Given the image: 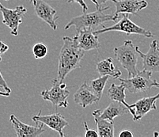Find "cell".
Returning a JSON list of instances; mask_svg holds the SVG:
<instances>
[{
    "label": "cell",
    "instance_id": "obj_23",
    "mask_svg": "<svg viewBox=\"0 0 159 137\" xmlns=\"http://www.w3.org/2000/svg\"><path fill=\"white\" fill-rule=\"evenodd\" d=\"M1 60H2V57L0 56V62H1ZM0 86L2 88H3L4 90H5V91L8 92V93H11V88H10L9 86H8V85H7V82H6V80L4 79L3 76L2 75L1 71H0Z\"/></svg>",
    "mask_w": 159,
    "mask_h": 137
},
{
    "label": "cell",
    "instance_id": "obj_4",
    "mask_svg": "<svg viewBox=\"0 0 159 137\" xmlns=\"http://www.w3.org/2000/svg\"><path fill=\"white\" fill-rule=\"evenodd\" d=\"M116 31L122 32L126 34L127 35L130 34H137V35H141L147 38H152L154 37V34L151 33L149 30H146L144 28H142L139 25H136L135 23L133 22L129 18H128V14H123L122 18H120V19L115 22L113 25L109 27H104V28L99 29L94 31V34L97 35L107 33V32Z\"/></svg>",
    "mask_w": 159,
    "mask_h": 137
},
{
    "label": "cell",
    "instance_id": "obj_2",
    "mask_svg": "<svg viewBox=\"0 0 159 137\" xmlns=\"http://www.w3.org/2000/svg\"><path fill=\"white\" fill-rule=\"evenodd\" d=\"M109 9V7H102L101 9H97L96 11L91 13H86L82 15L77 16L71 18L64 27L65 30H67L72 26H75L76 31L83 30H90L96 31L99 30V27L104 28V25L107 21H114L116 22L120 19L119 14H105V11Z\"/></svg>",
    "mask_w": 159,
    "mask_h": 137
},
{
    "label": "cell",
    "instance_id": "obj_22",
    "mask_svg": "<svg viewBox=\"0 0 159 137\" xmlns=\"http://www.w3.org/2000/svg\"><path fill=\"white\" fill-rule=\"evenodd\" d=\"M83 125H84V128H85L84 136L86 137H93V136L98 137V133L97 131L89 128V127H88V125H87V122L84 121L83 122Z\"/></svg>",
    "mask_w": 159,
    "mask_h": 137
},
{
    "label": "cell",
    "instance_id": "obj_13",
    "mask_svg": "<svg viewBox=\"0 0 159 137\" xmlns=\"http://www.w3.org/2000/svg\"><path fill=\"white\" fill-rule=\"evenodd\" d=\"M73 37L76 45L85 52L98 49L101 47L98 40V35L94 34V31L90 30L77 31V34Z\"/></svg>",
    "mask_w": 159,
    "mask_h": 137
},
{
    "label": "cell",
    "instance_id": "obj_21",
    "mask_svg": "<svg viewBox=\"0 0 159 137\" xmlns=\"http://www.w3.org/2000/svg\"><path fill=\"white\" fill-rule=\"evenodd\" d=\"M48 52V48L42 43H37L33 47V54L36 59H42L45 57Z\"/></svg>",
    "mask_w": 159,
    "mask_h": 137
},
{
    "label": "cell",
    "instance_id": "obj_24",
    "mask_svg": "<svg viewBox=\"0 0 159 137\" xmlns=\"http://www.w3.org/2000/svg\"><path fill=\"white\" fill-rule=\"evenodd\" d=\"M66 2H68V3H70V2H76V3L79 4L84 13L86 12V11L88 10V7L86 5V2H85V0H66Z\"/></svg>",
    "mask_w": 159,
    "mask_h": 137
},
{
    "label": "cell",
    "instance_id": "obj_8",
    "mask_svg": "<svg viewBox=\"0 0 159 137\" xmlns=\"http://www.w3.org/2000/svg\"><path fill=\"white\" fill-rule=\"evenodd\" d=\"M33 6L36 14L39 18L46 22L53 30H56L58 28L56 21L59 17L56 16V9L49 5L44 0H30Z\"/></svg>",
    "mask_w": 159,
    "mask_h": 137
},
{
    "label": "cell",
    "instance_id": "obj_15",
    "mask_svg": "<svg viewBox=\"0 0 159 137\" xmlns=\"http://www.w3.org/2000/svg\"><path fill=\"white\" fill-rule=\"evenodd\" d=\"M74 101L82 108H86L92 104L98 103L100 98L93 92L91 86L87 83H84L74 95Z\"/></svg>",
    "mask_w": 159,
    "mask_h": 137
},
{
    "label": "cell",
    "instance_id": "obj_14",
    "mask_svg": "<svg viewBox=\"0 0 159 137\" xmlns=\"http://www.w3.org/2000/svg\"><path fill=\"white\" fill-rule=\"evenodd\" d=\"M116 7L115 14H131L137 15L139 11L147 8L146 0H111Z\"/></svg>",
    "mask_w": 159,
    "mask_h": 137
},
{
    "label": "cell",
    "instance_id": "obj_27",
    "mask_svg": "<svg viewBox=\"0 0 159 137\" xmlns=\"http://www.w3.org/2000/svg\"><path fill=\"white\" fill-rule=\"evenodd\" d=\"M120 137H133L134 135H133L132 132L129 130H122L119 134Z\"/></svg>",
    "mask_w": 159,
    "mask_h": 137
},
{
    "label": "cell",
    "instance_id": "obj_11",
    "mask_svg": "<svg viewBox=\"0 0 159 137\" xmlns=\"http://www.w3.org/2000/svg\"><path fill=\"white\" fill-rule=\"evenodd\" d=\"M157 99H159V93L154 96L139 99L135 103L130 105L131 114L133 116V121H137L146 116L150 111L157 109L156 102Z\"/></svg>",
    "mask_w": 159,
    "mask_h": 137
},
{
    "label": "cell",
    "instance_id": "obj_30",
    "mask_svg": "<svg viewBox=\"0 0 159 137\" xmlns=\"http://www.w3.org/2000/svg\"><path fill=\"white\" fill-rule=\"evenodd\" d=\"M5 1H9V0H5Z\"/></svg>",
    "mask_w": 159,
    "mask_h": 137
},
{
    "label": "cell",
    "instance_id": "obj_16",
    "mask_svg": "<svg viewBox=\"0 0 159 137\" xmlns=\"http://www.w3.org/2000/svg\"><path fill=\"white\" fill-rule=\"evenodd\" d=\"M102 109H96L92 113L96 123L98 133L99 137H113L114 136V123L112 121L101 117Z\"/></svg>",
    "mask_w": 159,
    "mask_h": 137
},
{
    "label": "cell",
    "instance_id": "obj_9",
    "mask_svg": "<svg viewBox=\"0 0 159 137\" xmlns=\"http://www.w3.org/2000/svg\"><path fill=\"white\" fill-rule=\"evenodd\" d=\"M32 121L36 124L42 123L47 125L49 128L58 132L59 135L61 137L65 136L63 128L68 126V122L66 121L64 116L57 112L49 115H41V110H40L38 114L33 116Z\"/></svg>",
    "mask_w": 159,
    "mask_h": 137
},
{
    "label": "cell",
    "instance_id": "obj_10",
    "mask_svg": "<svg viewBox=\"0 0 159 137\" xmlns=\"http://www.w3.org/2000/svg\"><path fill=\"white\" fill-rule=\"evenodd\" d=\"M136 50L140 58L143 60V69L148 71L159 72V43L157 40H154L150 44V48L146 54L142 53L139 47Z\"/></svg>",
    "mask_w": 159,
    "mask_h": 137
},
{
    "label": "cell",
    "instance_id": "obj_26",
    "mask_svg": "<svg viewBox=\"0 0 159 137\" xmlns=\"http://www.w3.org/2000/svg\"><path fill=\"white\" fill-rule=\"evenodd\" d=\"M8 49H9V46L0 41V56L5 53L7 51H8Z\"/></svg>",
    "mask_w": 159,
    "mask_h": 137
},
{
    "label": "cell",
    "instance_id": "obj_3",
    "mask_svg": "<svg viewBox=\"0 0 159 137\" xmlns=\"http://www.w3.org/2000/svg\"><path fill=\"white\" fill-rule=\"evenodd\" d=\"M116 58L123 67L128 71V77H133L138 74L137 68L139 53L131 41H125L122 45L114 48Z\"/></svg>",
    "mask_w": 159,
    "mask_h": 137
},
{
    "label": "cell",
    "instance_id": "obj_12",
    "mask_svg": "<svg viewBox=\"0 0 159 137\" xmlns=\"http://www.w3.org/2000/svg\"><path fill=\"white\" fill-rule=\"evenodd\" d=\"M10 121L12 124L13 128L18 137H37L45 132L44 124L40 123L37 126H31L20 121L15 115L10 116Z\"/></svg>",
    "mask_w": 159,
    "mask_h": 137
},
{
    "label": "cell",
    "instance_id": "obj_19",
    "mask_svg": "<svg viewBox=\"0 0 159 137\" xmlns=\"http://www.w3.org/2000/svg\"><path fill=\"white\" fill-rule=\"evenodd\" d=\"M125 90H126V88H125V86L122 83H120V85H116L112 83L110 87L108 89L107 94H108V98L112 99V101H116V102H119L120 103L124 104V106H126L129 109L130 113H131L130 105L127 103L126 102Z\"/></svg>",
    "mask_w": 159,
    "mask_h": 137
},
{
    "label": "cell",
    "instance_id": "obj_25",
    "mask_svg": "<svg viewBox=\"0 0 159 137\" xmlns=\"http://www.w3.org/2000/svg\"><path fill=\"white\" fill-rule=\"evenodd\" d=\"M91 2H93V4H95L96 9H101L103 7V5L106 3L109 0H90Z\"/></svg>",
    "mask_w": 159,
    "mask_h": 137
},
{
    "label": "cell",
    "instance_id": "obj_6",
    "mask_svg": "<svg viewBox=\"0 0 159 137\" xmlns=\"http://www.w3.org/2000/svg\"><path fill=\"white\" fill-rule=\"evenodd\" d=\"M52 86L50 90H44L40 93L44 101H48L55 107L66 108L68 106V98L70 91L66 90V84L60 82L57 78L52 80Z\"/></svg>",
    "mask_w": 159,
    "mask_h": 137
},
{
    "label": "cell",
    "instance_id": "obj_5",
    "mask_svg": "<svg viewBox=\"0 0 159 137\" xmlns=\"http://www.w3.org/2000/svg\"><path fill=\"white\" fill-rule=\"evenodd\" d=\"M152 72L143 70L139 71L138 74L133 77H128V79H119L120 83H122L126 90L132 94H138L146 92L150 90L153 86L157 85V82L151 79Z\"/></svg>",
    "mask_w": 159,
    "mask_h": 137
},
{
    "label": "cell",
    "instance_id": "obj_28",
    "mask_svg": "<svg viewBox=\"0 0 159 137\" xmlns=\"http://www.w3.org/2000/svg\"><path fill=\"white\" fill-rule=\"evenodd\" d=\"M0 87H1V86H0ZM10 94H11V93H8V92H7V91L3 92V91H1V90H0V96L8 97V96H10Z\"/></svg>",
    "mask_w": 159,
    "mask_h": 137
},
{
    "label": "cell",
    "instance_id": "obj_7",
    "mask_svg": "<svg viewBox=\"0 0 159 137\" xmlns=\"http://www.w3.org/2000/svg\"><path fill=\"white\" fill-rule=\"evenodd\" d=\"M0 11L2 15V23L11 30V34L13 36H18L23 16L27 12L26 8L23 6H18L14 9H9L0 2Z\"/></svg>",
    "mask_w": 159,
    "mask_h": 137
},
{
    "label": "cell",
    "instance_id": "obj_29",
    "mask_svg": "<svg viewBox=\"0 0 159 137\" xmlns=\"http://www.w3.org/2000/svg\"><path fill=\"white\" fill-rule=\"evenodd\" d=\"M156 87H157V88H159V83H157V85H156Z\"/></svg>",
    "mask_w": 159,
    "mask_h": 137
},
{
    "label": "cell",
    "instance_id": "obj_17",
    "mask_svg": "<svg viewBox=\"0 0 159 137\" xmlns=\"http://www.w3.org/2000/svg\"><path fill=\"white\" fill-rule=\"evenodd\" d=\"M128 112H130V110L126 106L119 102L113 101L108 105V107L101 111L100 116L104 119L113 121L114 118L127 114Z\"/></svg>",
    "mask_w": 159,
    "mask_h": 137
},
{
    "label": "cell",
    "instance_id": "obj_18",
    "mask_svg": "<svg viewBox=\"0 0 159 137\" xmlns=\"http://www.w3.org/2000/svg\"><path fill=\"white\" fill-rule=\"evenodd\" d=\"M97 71L101 76L108 75L113 79H119L122 75L120 70L115 66L113 59L111 57L105 59L97 63Z\"/></svg>",
    "mask_w": 159,
    "mask_h": 137
},
{
    "label": "cell",
    "instance_id": "obj_20",
    "mask_svg": "<svg viewBox=\"0 0 159 137\" xmlns=\"http://www.w3.org/2000/svg\"><path fill=\"white\" fill-rule=\"evenodd\" d=\"M108 79H109V76L104 75L101 76L98 79H93V80H91L89 82V86H91L92 90H93V92L96 94V95L100 99L102 98L104 89H105V85H106Z\"/></svg>",
    "mask_w": 159,
    "mask_h": 137
},
{
    "label": "cell",
    "instance_id": "obj_1",
    "mask_svg": "<svg viewBox=\"0 0 159 137\" xmlns=\"http://www.w3.org/2000/svg\"><path fill=\"white\" fill-rule=\"evenodd\" d=\"M63 44L59 55L57 79L63 83L66 75L76 68L81 67V63L84 57L85 51L79 48L74 37H63Z\"/></svg>",
    "mask_w": 159,
    "mask_h": 137
},
{
    "label": "cell",
    "instance_id": "obj_31",
    "mask_svg": "<svg viewBox=\"0 0 159 137\" xmlns=\"http://www.w3.org/2000/svg\"><path fill=\"white\" fill-rule=\"evenodd\" d=\"M158 11H159V8H158Z\"/></svg>",
    "mask_w": 159,
    "mask_h": 137
}]
</instances>
